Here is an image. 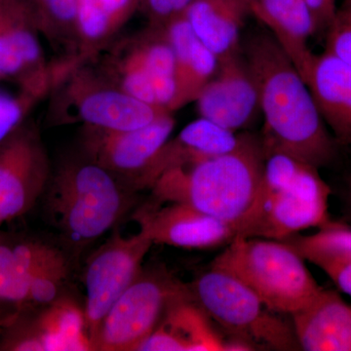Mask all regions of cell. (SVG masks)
<instances>
[{
  "mask_svg": "<svg viewBox=\"0 0 351 351\" xmlns=\"http://www.w3.org/2000/svg\"><path fill=\"white\" fill-rule=\"evenodd\" d=\"M241 48L257 84L265 154L284 152L318 169L331 163L337 141L306 82L272 34L267 29L252 32Z\"/></svg>",
  "mask_w": 351,
  "mask_h": 351,
  "instance_id": "cell-1",
  "label": "cell"
},
{
  "mask_svg": "<svg viewBox=\"0 0 351 351\" xmlns=\"http://www.w3.org/2000/svg\"><path fill=\"white\" fill-rule=\"evenodd\" d=\"M265 159L261 138L244 134L232 151L163 173L151 186L154 204L189 205L239 235L257 199Z\"/></svg>",
  "mask_w": 351,
  "mask_h": 351,
  "instance_id": "cell-2",
  "label": "cell"
},
{
  "mask_svg": "<svg viewBox=\"0 0 351 351\" xmlns=\"http://www.w3.org/2000/svg\"><path fill=\"white\" fill-rule=\"evenodd\" d=\"M260 191L237 237L285 240L331 221V189L318 168L280 152L265 154Z\"/></svg>",
  "mask_w": 351,
  "mask_h": 351,
  "instance_id": "cell-3",
  "label": "cell"
},
{
  "mask_svg": "<svg viewBox=\"0 0 351 351\" xmlns=\"http://www.w3.org/2000/svg\"><path fill=\"white\" fill-rule=\"evenodd\" d=\"M306 260L286 242L237 237L211 263L250 288L270 311L294 314L319 294Z\"/></svg>",
  "mask_w": 351,
  "mask_h": 351,
  "instance_id": "cell-4",
  "label": "cell"
},
{
  "mask_svg": "<svg viewBox=\"0 0 351 351\" xmlns=\"http://www.w3.org/2000/svg\"><path fill=\"white\" fill-rule=\"evenodd\" d=\"M48 191L53 223L75 245L100 237L131 206L130 195L117 175L89 159L64 166Z\"/></svg>",
  "mask_w": 351,
  "mask_h": 351,
  "instance_id": "cell-5",
  "label": "cell"
},
{
  "mask_svg": "<svg viewBox=\"0 0 351 351\" xmlns=\"http://www.w3.org/2000/svg\"><path fill=\"white\" fill-rule=\"evenodd\" d=\"M189 287L193 300L210 319L235 339L255 348L301 350L294 327L289 326L250 288L228 272L211 267Z\"/></svg>",
  "mask_w": 351,
  "mask_h": 351,
  "instance_id": "cell-6",
  "label": "cell"
},
{
  "mask_svg": "<svg viewBox=\"0 0 351 351\" xmlns=\"http://www.w3.org/2000/svg\"><path fill=\"white\" fill-rule=\"evenodd\" d=\"M188 299L191 287L166 270L141 271L101 321L94 350H138L169 307Z\"/></svg>",
  "mask_w": 351,
  "mask_h": 351,
  "instance_id": "cell-7",
  "label": "cell"
},
{
  "mask_svg": "<svg viewBox=\"0 0 351 351\" xmlns=\"http://www.w3.org/2000/svg\"><path fill=\"white\" fill-rule=\"evenodd\" d=\"M152 245L149 232L140 226V232L131 237H112L88 261L84 276V314L92 350L101 321L120 295L140 276L143 261Z\"/></svg>",
  "mask_w": 351,
  "mask_h": 351,
  "instance_id": "cell-8",
  "label": "cell"
},
{
  "mask_svg": "<svg viewBox=\"0 0 351 351\" xmlns=\"http://www.w3.org/2000/svg\"><path fill=\"white\" fill-rule=\"evenodd\" d=\"M48 180L43 143L34 128L23 123L0 143V226L29 211Z\"/></svg>",
  "mask_w": 351,
  "mask_h": 351,
  "instance_id": "cell-9",
  "label": "cell"
},
{
  "mask_svg": "<svg viewBox=\"0 0 351 351\" xmlns=\"http://www.w3.org/2000/svg\"><path fill=\"white\" fill-rule=\"evenodd\" d=\"M202 119L237 133L253 123L260 112L255 78L241 49L218 60L213 77L198 95Z\"/></svg>",
  "mask_w": 351,
  "mask_h": 351,
  "instance_id": "cell-10",
  "label": "cell"
},
{
  "mask_svg": "<svg viewBox=\"0 0 351 351\" xmlns=\"http://www.w3.org/2000/svg\"><path fill=\"white\" fill-rule=\"evenodd\" d=\"M174 127L171 112L134 130L110 131L90 127L85 149L89 160L113 174L127 176L131 184L169 140Z\"/></svg>",
  "mask_w": 351,
  "mask_h": 351,
  "instance_id": "cell-11",
  "label": "cell"
},
{
  "mask_svg": "<svg viewBox=\"0 0 351 351\" xmlns=\"http://www.w3.org/2000/svg\"><path fill=\"white\" fill-rule=\"evenodd\" d=\"M152 204L136 214L154 244L184 249H213L237 237L232 226L182 203Z\"/></svg>",
  "mask_w": 351,
  "mask_h": 351,
  "instance_id": "cell-12",
  "label": "cell"
},
{
  "mask_svg": "<svg viewBox=\"0 0 351 351\" xmlns=\"http://www.w3.org/2000/svg\"><path fill=\"white\" fill-rule=\"evenodd\" d=\"M38 27L29 0L0 1V78L16 77L24 85L48 75Z\"/></svg>",
  "mask_w": 351,
  "mask_h": 351,
  "instance_id": "cell-13",
  "label": "cell"
},
{
  "mask_svg": "<svg viewBox=\"0 0 351 351\" xmlns=\"http://www.w3.org/2000/svg\"><path fill=\"white\" fill-rule=\"evenodd\" d=\"M241 138L242 135L200 117L184 127L177 137L168 140L131 186L134 189H151L163 173L232 151Z\"/></svg>",
  "mask_w": 351,
  "mask_h": 351,
  "instance_id": "cell-14",
  "label": "cell"
},
{
  "mask_svg": "<svg viewBox=\"0 0 351 351\" xmlns=\"http://www.w3.org/2000/svg\"><path fill=\"white\" fill-rule=\"evenodd\" d=\"M250 11L265 25L306 82L315 57L308 40L317 29L306 0H255Z\"/></svg>",
  "mask_w": 351,
  "mask_h": 351,
  "instance_id": "cell-15",
  "label": "cell"
},
{
  "mask_svg": "<svg viewBox=\"0 0 351 351\" xmlns=\"http://www.w3.org/2000/svg\"><path fill=\"white\" fill-rule=\"evenodd\" d=\"M291 316L301 350L351 351V304L336 291L322 289L311 304Z\"/></svg>",
  "mask_w": 351,
  "mask_h": 351,
  "instance_id": "cell-16",
  "label": "cell"
},
{
  "mask_svg": "<svg viewBox=\"0 0 351 351\" xmlns=\"http://www.w3.org/2000/svg\"><path fill=\"white\" fill-rule=\"evenodd\" d=\"M209 316L193 299L173 304L154 331L145 339L141 351L228 350V339L215 330Z\"/></svg>",
  "mask_w": 351,
  "mask_h": 351,
  "instance_id": "cell-17",
  "label": "cell"
},
{
  "mask_svg": "<svg viewBox=\"0 0 351 351\" xmlns=\"http://www.w3.org/2000/svg\"><path fill=\"white\" fill-rule=\"evenodd\" d=\"M306 84L325 123L341 145H351V66L325 51L315 55Z\"/></svg>",
  "mask_w": 351,
  "mask_h": 351,
  "instance_id": "cell-18",
  "label": "cell"
},
{
  "mask_svg": "<svg viewBox=\"0 0 351 351\" xmlns=\"http://www.w3.org/2000/svg\"><path fill=\"white\" fill-rule=\"evenodd\" d=\"M78 119L92 128L129 131L141 128L168 113L164 108L133 98L119 88L94 87L75 101Z\"/></svg>",
  "mask_w": 351,
  "mask_h": 351,
  "instance_id": "cell-19",
  "label": "cell"
},
{
  "mask_svg": "<svg viewBox=\"0 0 351 351\" xmlns=\"http://www.w3.org/2000/svg\"><path fill=\"white\" fill-rule=\"evenodd\" d=\"M250 13L245 0H193L184 16L200 43L219 60L241 49L240 34Z\"/></svg>",
  "mask_w": 351,
  "mask_h": 351,
  "instance_id": "cell-20",
  "label": "cell"
},
{
  "mask_svg": "<svg viewBox=\"0 0 351 351\" xmlns=\"http://www.w3.org/2000/svg\"><path fill=\"white\" fill-rule=\"evenodd\" d=\"M63 263L61 252L41 242L0 243V302L20 306L27 302L32 277Z\"/></svg>",
  "mask_w": 351,
  "mask_h": 351,
  "instance_id": "cell-21",
  "label": "cell"
},
{
  "mask_svg": "<svg viewBox=\"0 0 351 351\" xmlns=\"http://www.w3.org/2000/svg\"><path fill=\"white\" fill-rule=\"evenodd\" d=\"M29 323L43 350H92L84 311L69 299L58 298Z\"/></svg>",
  "mask_w": 351,
  "mask_h": 351,
  "instance_id": "cell-22",
  "label": "cell"
},
{
  "mask_svg": "<svg viewBox=\"0 0 351 351\" xmlns=\"http://www.w3.org/2000/svg\"><path fill=\"white\" fill-rule=\"evenodd\" d=\"M159 32L137 50L151 76L157 107L171 112L177 95L176 58L162 27Z\"/></svg>",
  "mask_w": 351,
  "mask_h": 351,
  "instance_id": "cell-23",
  "label": "cell"
},
{
  "mask_svg": "<svg viewBox=\"0 0 351 351\" xmlns=\"http://www.w3.org/2000/svg\"><path fill=\"white\" fill-rule=\"evenodd\" d=\"M292 246L302 258L309 254L325 253L351 257V226L330 221L311 235H293L282 240Z\"/></svg>",
  "mask_w": 351,
  "mask_h": 351,
  "instance_id": "cell-24",
  "label": "cell"
},
{
  "mask_svg": "<svg viewBox=\"0 0 351 351\" xmlns=\"http://www.w3.org/2000/svg\"><path fill=\"white\" fill-rule=\"evenodd\" d=\"M45 92L29 87H21L18 95L0 91V143L24 123L27 112Z\"/></svg>",
  "mask_w": 351,
  "mask_h": 351,
  "instance_id": "cell-25",
  "label": "cell"
},
{
  "mask_svg": "<svg viewBox=\"0 0 351 351\" xmlns=\"http://www.w3.org/2000/svg\"><path fill=\"white\" fill-rule=\"evenodd\" d=\"M120 89L138 101L157 107L151 76L145 69L137 49L122 66Z\"/></svg>",
  "mask_w": 351,
  "mask_h": 351,
  "instance_id": "cell-26",
  "label": "cell"
},
{
  "mask_svg": "<svg viewBox=\"0 0 351 351\" xmlns=\"http://www.w3.org/2000/svg\"><path fill=\"white\" fill-rule=\"evenodd\" d=\"M326 50L351 66V0L337 8L326 32Z\"/></svg>",
  "mask_w": 351,
  "mask_h": 351,
  "instance_id": "cell-27",
  "label": "cell"
},
{
  "mask_svg": "<svg viewBox=\"0 0 351 351\" xmlns=\"http://www.w3.org/2000/svg\"><path fill=\"white\" fill-rule=\"evenodd\" d=\"M117 25V22L95 0H78L76 29L85 40L100 41Z\"/></svg>",
  "mask_w": 351,
  "mask_h": 351,
  "instance_id": "cell-28",
  "label": "cell"
},
{
  "mask_svg": "<svg viewBox=\"0 0 351 351\" xmlns=\"http://www.w3.org/2000/svg\"><path fill=\"white\" fill-rule=\"evenodd\" d=\"M66 274V262L40 270L29 283L27 302L47 306L54 302L59 298Z\"/></svg>",
  "mask_w": 351,
  "mask_h": 351,
  "instance_id": "cell-29",
  "label": "cell"
},
{
  "mask_svg": "<svg viewBox=\"0 0 351 351\" xmlns=\"http://www.w3.org/2000/svg\"><path fill=\"white\" fill-rule=\"evenodd\" d=\"M39 27H76L78 0H29Z\"/></svg>",
  "mask_w": 351,
  "mask_h": 351,
  "instance_id": "cell-30",
  "label": "cell"
},
{
  "mask_svg": "<svg viewBox=\"0 0 351 351\" xmlns=\"http://www.w3.org/2000/svg\"><path fill=\"white\" fill-rule=\"evenodd\" d=\"M304 260L327 274L339 291L351 297V257L338 254H309Z\"/></svg>",
  "mask_w": 351,
  "mask_h": 351,
  "instance_id": "cell-31",
  "label": "cell"
},
{
  "mask_svg": "<svg viewBox=\"0 0 351 351\" xmlns=\"http://www.w3.org/2000/svg\"><path fill=\"white\" fill-rule=\"evenodd\" d=\"M145 8L154 23L161 27L169 21L186 12L193 0H144Z\"/></svg>",
  "mask_w": 351,
  "mask_h": 351,
  "instance_id": "cell-32",
  "label": "cell"
},
{
  "mask_svg": "<svg viewBox=\"0 0 351 351\" xmlns=\"http://www.w3.org/2000/svg\"><path fill=\"white\" fill-rule=\"evenodd\" d=\"M315 21L317 34H325L337 12L336 0H306Z\"/></svg>",
  "mask_w": 351,
  "mask_h": 351,
  "instance_id": "cell-33",
  "label": "cell"
},
{
  "mask_svg": "<svg viewBox=\"0 0 351 351\" xmlns=\"http://www.w3.org/2000/svg\"><path fill=\"white\" fill-rule=\"evenodd\" d=\"M346 216L351 223V175L348 181V197H346Z\"/></svg>",
  "mask_w": 351,
  "mask_h": 351,
  "instance_id": "cell-34",
  "label": "cell"
},
{
  "mask_svg": "<svg viewBox=\"0 0 351 351\" xmlns=\"http://www.w3.org/2000/svg\"><path fill=\"white\" fill-rule=\"evenodd\" d=\"M245 1H247L249 4H251L252 2L255 1V0H245Z\"/></svg>",
  "mask_w": 351,
  "mask_h": 351,
  "instance_id": "cell-35",
  "label": "cell"
},
{
  "mask_svg": "<svg viewBox=\"0 0 351 351\" xmlns=\"http://www.w3.org/2000/svg\"><path fill=\"white\" fill-rule=\"evenodd\" d=\"M0 1H1V0H0Z\"/></svg>",
  "mask_w": 351,
  "mask_h": 351,
  "instance_id": "cell-36",
  "label": "cell"
}]
</instances>
